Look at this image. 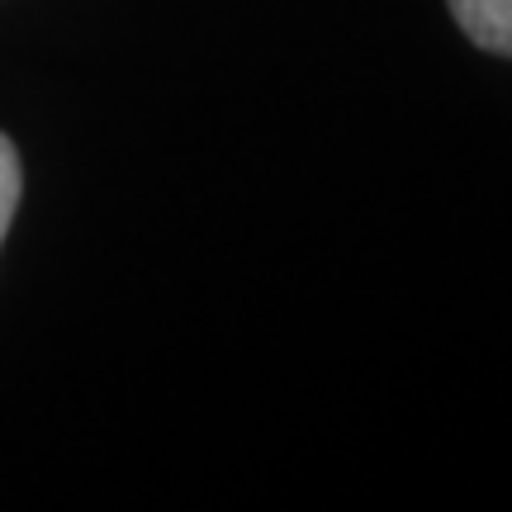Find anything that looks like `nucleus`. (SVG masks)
<instances>
[{
	"instance_id": "obj_2",
	"label": "nucleus",
	"mask_w": 512,
	"mask_h": 512,
	"mask_svg": "<svg viewBox=\"0 0 512 512\" xmlns=\"http://www.w3.org/2000/svg\"><path fill=\"white\" fill-rule=\"evenodd\" d=\"M19 185H24V176H19V152H15V143L0 133V242H5L10 219H15V209H19Z\"/></svg>"
},
{
	"instance_id": "obj_1",
	"label": "nucleus",
	"mask_w": 512,
	"mask_h": 512,
	"mask_svg": "<svg viewBox=\"0 0 512 512\" xmlns=\"http://www.w3.org/2000/svg\"><path fill=\"white\" fill-rule=\"evenodd\" d=\"M446 5L475 48L512 57V0H446Z\"/></svg>"
}]
</instances>
